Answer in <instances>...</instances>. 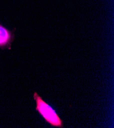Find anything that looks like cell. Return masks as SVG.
I'll list each match as a JSON object with an SVG mask.
<instances>
[{
  "mask_svg": "<svg viewBox=\"0 0 114 128\" xmlns=\"http://www.w3.org/2000/svg\"><path fill=\"white\" fill-rule=\"evenodd\" d=\"M36 102V110L42 116L45 121L52 126L63 128L64 122L55 111L36 92L33 94Z\"/></svg>",
  "mask_w": 114,
  "mask_h": 128,
  "instance_id": "1",
  "label": "cell"
},
{
  "mask_svg": "<svg viewBox=\"0 0 114 128\" xmlns=\"http://www.w3.org/2000/svg\"><path fill=\"white\" fill-rule=\"evenodd\" d=\"M15 39V34L13 31H11L0 24V48H11L12 42Z\"/></svg>",
  "mask_w": 114,
  "mask_h": 128,
  "instance_id": "2",
  "label": "cell"
}]
</instances>
